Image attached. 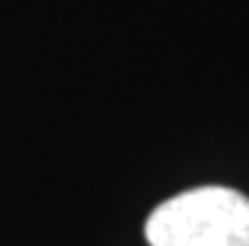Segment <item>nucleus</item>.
I'll return each mask as SVG.
<instances>
[{"mask_svg": "<svg viewBox=\"0 0 249 246\" xmlns=\"http://www.w3.org/2000/svg\"><path fill=\"white\" fill-rule=\"evenodd\" d=\"M151 246H249V198L227 186L171 196L146 221Z\"/></svg>", "mask_w": 249, "mask_h": 246, "instance_id": "1", "label": "nucleus"}]
</instances>
